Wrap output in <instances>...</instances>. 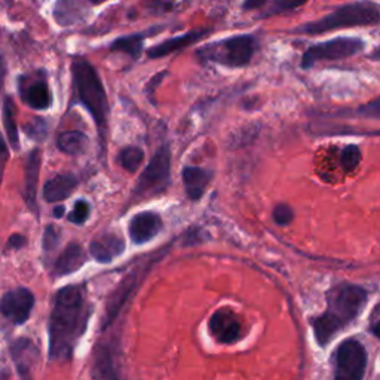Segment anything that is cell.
I'll list each match as a JSON object with an SVG mask.
<instances>
[{
  "label": "cell",
  "mask_w": 380,
  "mask_h": 380,
  "mask_svg": "<svg viewBox=\"0 0 380 380\" xmlns=\"http://www.w3.org/2000/svg\"><path fill=\"white\" fill-rule=\"evenodd\" d=\"M91 303L84 284H70L56 293L48 321V357L69 361L84 337L91 318Z\"/></svg>",
  "instance_id": "cell-1"
},
{
  "label": "cell",
  "mask_w": 380,
  "mask_h": 380,
  "mask_svg": "<svg viewBox=\"0 0 380 380\" xmlns=\"http://www.w3.org/2000/svg\"><path fill=\"white\" fill-rule=\"evenodd\" d=\"M369 293L360 285L338 284L327 291V309L324 314L312 318L310 325L315 341L321 348L354 322L367 303Z\"/></svg>",
  "instance_id": "cell-2"
},
{
  "label": "cell",
  "mask_w": 380,
  "mask_h": 380,
  "mask_svg": "<svg viewBox=\"0 0 380 380\" xmlns=\"http://www.w3.org/2000/svg\"><path fill=\"white\" fill-rule=\"evenodd\" d=\"M72 82L76 100L85 107L99 129L101 146H106L108 131V99L97 69L84 57L72 60Z\"/></svg>",
  "instance_id": "cell-3"
},
{
  "label": "cell",
  "mask_w": 380,
  "mask_h": 380,
  "mask_svg": "<svg viewBox=\"0 0 380 380\" xmlns=\"http://www.w3.org/2000/svg\"><path fill=\"white\" fill-rule=\"evenodd\" d=\"M379 23H380L379 6L373 2H369V0H361V2H352L338 6L331 13H329V15H325L317 21H310L298 25L291 30V33L317 36L337 29L374 25Z\"/></svg>",
  "instance_id": "cell-4"
},
{
  "label": "cell",
  "mask_w": 380,
  "mask_h": 380,
  "mask_svg": "<svg viewBox=\"0 0 380 380\" xmlns=\"http://www.w3.org/2000/svg\"><path fill=\"white\" fill-rule=\"evenodd\" d=\"M257 39L253 34H235L215 40L196 49V56L203 63H214L229 69H239L251 63L257 51Z\"/></svg>",
  "instance_id": "cell-5"
},
{
  "label": "cell",
  "mask_w": 380,
  "mask_h": 380,
  "mask_svg": "<svg viewBox=\"0 0 380 380\" xmlns=\"http://www.w3.org/2000/svg\"><path fill=\"white\" fill-rule=\"evenodd\" d=\"M171 182V151L168 144H162L153 153L140 179L134 187L131 201L139 202L146 198L165 192Z\"/></svg>",
  "instance_id": "cell-6"
},
{
  "label": "cell",
  "mask_w": 380,
  "mask_h": 380,
  "mask_svg": "<svg viewBox=\"0 0 380 380\" xmlns=\"http://www.w3.org/2000/svg\"><path fill=\"white\" fill-rule=\"evenodd\" d=\"M165 250L167 248L162 250L160 254H155L148 260H143V263H139L137 266H134L131 272H128L124 277V279H122L118 284V287L115 289V291L110 296H108V298H107L104 317L101 319V331H104L106 329L110 327V325L116 321V318L119 317L122 309L125 308L127 302L129 300V297L135 291H137L141 281L146 278V275L148 272H151V269L158 263V260L160 259V257L165 254Z\"/></svg>",
  "instance_id": "cell-7"
},
{
  "label": "cell",
  "mask_w": 380,
  "mask_h": 380,
  "mask_svg": "<svg viewBox=\"0 0 380 380\" xmlns=\"http://www.w3.org/2000/svg\"><path fill=\"white\" fill-rule=\"evenodd\" d=\"M365 42L360 37H334L309 46L302 56V67L310 69L319 61H336L354 57L364 51Z\"/></svg>",
  "instance_id": "cell-8"
},
{
  "label": "cell",
  "mask_w": 380,
  "mask_h": 380,
  "mask_svg": "<svg viewBox=\"0 0 380 380\" xmlns=\"http://www.w3.org/2000/svg\"><path fill=\"white\" fill-rule=\"evenodd\" d=\"M367 369V350L355 341L348 338L334 352V377L341 380H360Z\"/></svg>",
  "instance_id": "cell-9"
},
{
  "label": "cell",
  "mask_w": 380,
  "mask_h": 380,
  "mask_svg": "<svg viewBox=\"0 0 380 380\" xmlns=\"http://www.w3.org/2000/svg\"><path fill=\"white\" fill-rule=\"evenodd\" d=\"M18 91L21 100L34 110H48L52 106V92L44 70L20 76Z\"/></svg>",
  "instance_id": "cell-10"
},
{
  "label": "cell",
  "mask_w": 380,
  "mask_h": 380,
  "mask_svg": "<svg viewBox=\"0 0 380 380\" xmlns=\"http://www.w3.org/2000/svg\"><path fill=\"white\" fill-rule=\"evenodd\" d=\"M34 294L25 287L9 290L2 297V315L13 325H23L30 318L34 308Z\"/></svg>",
  "instance_id": "cell-11"
},
{
  "label": "cell",
  "mask_w": 380,
  "mask_h": 380,
  "mask_svg": "<svg viewBox=\"0 0 380 380\" xmlns=\"http://www.w3.org/2000/svg\"><path fill=\"white\" fill-rule=\"evenodd\" d=\"M208 331L215 342L222 345H234L241 338L242 324L234 310L220 308L211 315L208 321Z\"/></svg>",
  "instance_id": "cell-12"
},
{
  "label": "cell",
  "mask_w": 380,
  "mask_h": 380,
  "mask_svg": "<svg viewBox=\"0 0 380 380\" xmlns=\"http://www.w3.org/2000/svg\"><path fill=\"white\" fill-rule=\"evenodd\" d=\"M162 229H164V222L158 213L140 211L129 220L128 234L135 246H143L156 238Z\"/></svg>",
  "instance_id": "cell-13"
},
{
  "label": "cell",
  "mask_w": 380,
  "mask_h": 380,
  "mask_svg": "<svg viewBox=\"0 0 380 380\" xmlns=\"http://www.w3.org/2000/svg\"><path fill=\"white\" fill-rule=\"evenodd\" d=\"M40 167H42V152L40 148H33V151L27 155L24 162V202L29 210L39 217V207H37V184H39V175Z\"/></svg>",
  "instance_id": "cell-14"
},
{
  "label": "cell",
  "mask_w": 380,
  "mask_h": 380,
  "mask_svg": "<svg viewBox=\"0 0 380 380\" xmlns=\"http://www.w3.org/2000/svg\"><path fill=\"white\" fill-rule=\"evenodd\" d=\"M213 30L210 29V27H205V29H196V30H190L184 34H180V36H175V37H170L167 40H164V42H160L152 48L147 49V57L152 58V60H158V58H164L167 56H171V53L174 52H179V51H183L184 48H189L198 42H201V40L203 37H207Z\"/></svg>",
  "instance_id": "cell-15"
},
{
  "label": "cell",
  "mask_w": 380,
  "mask_h": 380,
  "mask_svg": "<svg viewBox=\"0 0 380 380\" xmlns=\"http://www.w3.org/2000/svg\"><path fill=\"white\" fill-rule=\"evenodd\" d=\"M125 251V239L118 234L106 232L94 238L89 243V253L99 263H112Z\"/></svg>",
  "instance_id": "cell-16"
},
{
  "label": "cell",
  "mask_w": 380,
  "mask_h": 380,
  "mask_svg": "<svg viewBox=\"0 0 380 380\" xmlns=\"http://www.w3.org/2000/svg\"><path fill=\"white\" fill-rule=\"evenodd\" d=\"M9 350L17 373L21 377H29L39 361V350L34 342L27 337H20L15 342L11 343Z\"/></svg>",
  "instance_id": "cell-17"
},
{
  "label": "cell",
  "mask_w": 380,
  "mask_h": 380,
  "mask_svg": "<svg viewBox=\"0 0 380 380\" xmlns=\"http://www.w3.org/2000/svg\"><path fill=\"white\" fill-rule=\"evenodd\" d=\"M85 263H87L85 250L80 247L77 242H72L61 251L57 262L53 263L52 274L56 278L67 277L77 272Z\"/></svg>",
  "instance_id": "cell-18"
},
{
  "label": "cell",
  "mask_w": 380,
  "mask_h": 380,
  "mask_svg": "<svg viewBox=\"0 0 380 380\" xmlns=\"http://www.w3.org/2000/svg\"><path fill=\"white\" fill-rule=\"evenodd\" d=\"M182 177L186 195L192 201H199L205 195L207 187L213 180V171L199 167H184Z\"/></svg>",
  "instance_id": "cell-19"
},
{
  "label": "cell",
  "mask_w": 380,
  "mask_h": 380,
  "mask_svg": "<svg viewBox=\"0 0 380 380\" xmlns=\"http://www.w3.org/2000/svg\"><path fill=\"white\" fill-rule=\"evenodd\" d=\"M160 29H162V25H156V27H152V29L140 32V33L120 36V37L113 40V42L110 44V46H108V51L127 53V56H129L131 58L139 60L140 56H141V52H143L144 40L148 36H153V34L159 33Z\"/></svg>",
  "instance_id": "cell-20"
},
{
  "label": "cell",
  "mask_w": 380,
  "mask_h": 380,
  "mask_svg": "<svg viewBox=\"0 0 380 380\" xmlns=\"http://www.w3.org/2000/svg\"><path fill=\"white\" fill-rule=\"evenodd\" d=\"M79 182L73 174H58L53 175L44 184V199L46 202H61L69 198Z\"/></svg>",
  "instance_id": "cell-21"
},
{
  "label": "cell",
  "mask_w": 380,
  "mask_h": 380,
  "mask_svg": "<svg viewBox=\"0 0 380 380\" xmlns=\"http://www.w3.org/2000/svg\"><path fill=\"white\" fill-rule=\"evenodd\" d=\"M116 354L112 349V345H100L95 349V357H94V370L92 376L94 377H118L116 373V365H115V357Z\"/></svg>",
  "instance_id": "cell-22"
},
{
  "label": "cell",
  "mask_w": 380,
  "mask_h": 380,
  "mask_svg": "<svg viewBox=\"0 0 380 380\" xmlns=\"http://www.w3.org/2000/svg\"><path fill=\"white\" fill-rule=\"evenodd\" d=\"M88 144L89 140L87 137V134L80 131H65L60 134V137L57 140L58 151L70 156L82 155L88 148Z\"/></svg>",
  "instance_id": "cell-23"
},
{
  "label": "cell",
  "mask_w": 380,
  "mask_h": 380,
  "mask_svg": "<svg viewBox=\"0 0 380 380\" xmlns=\"http://www.w3.org/2000/svg\"><path fill=\"white\" fill-rule=\"evenodd\" d=\"M2 118H4V128H5V134L9 141V146L17 151V148L20 147V135H18V127H17V108H15V104H13L11 95H5L4 97Z\"/></svg>",
  "instance_id": "cell-24"
},
{
  "label": "cell",
  "mask_w": 380,
  "mask_h": 380,
  "mask_svg": "<svg viewBox=\"0 0 380 380\" xmlns=\"http://www.w3.org/2000/svg\"><path fill=\"white\" fill-rule=\"evenodd\" d=\"M143 160H144V152H143V148L137 146L124 147L119 152V164L128 172L139 171V168L143 164Z\"/></svg>",
  "instance_id": "cell-25"
},
{
  "label": "cell",
  "mask_w": 380,
  "mask_h": 380,
  "mask_svg": "<svg viewBox=\"0 0 380 380\" xmlns=\"http://www.w3.org/2000/svg\"><path fill=\"white\" fill-rule=\"evenodd\" d=\"M309 0H272L270 6L260 13V18H269L275 15H282V13L293 12L298 8H302Z\"/></svg>",
  "instance_id": "cell-26"
},
{
  "label": "cell",
  "mask_w": 380,
  "mask_h": 380,
  "mask_svg": "<svg viewBox=\"0 0 380 380\" xmlns=\"http://www.w3.org/2000/svg\"><path fill=\"white\" fill-rule=\"evenodd\" d=\"M361 162V151L355 144L346 146L341 155V165L345 171H354Z\"/></svg>",
  "instance_id": "cell-27"
},
{
  "label": "cell",
  "mask_w": 380,
  "mask_h": 380,
  "mask_svg": "<svg viewBox=\"0 0 380 380\" xmlns=\"http://www.w3.org/2000/svg\"><path fill=\"white\" fill-rule=\"evenodd\" d=\"M89 215H91L89 202L85 199H77L67 219H69V222L73 224H84L89 219Z\"/></svg>",
  "instance_id": "cell-28"
},
{
  "label": "cell",
  "mask_w": 380,
  "mask_h": 380,
  "mask_svg": "<svg viewBox=\"0 0 380 380\" xmlns=\"http://www.w3.org/2000/svg\"><path fill=\"white\" fill-rule=\"evenodd\" d=\"M272 219H274V222H275L278 226L285 227V226H289V224L294 220V211H293V208L289 205V203L279 202V203H277V205L274 207Z\"/></svg>",
  "instance_id": "cell-29"
},
{
  "label": "cell",
  "mask_w": 380,
  "mask_h": 380,
  "mask_svg": "<svg viewBox=\"0 0 380 380\" xmlns=\"http://www.w3.org/2000/svg\"><path fill=\"white\" fill-rule=\"evenodd\" d=\"M60 243V232L58 229L53 226V224H49L45 232H44V239H42V247H44V251L45 253H52L56 251L57 247Z\"/></svg>",
  "instance_id": "cell-30"
},
{
  "label": "cell",
  "mask_w": 380,
  "mask_h": 380,
  "mask_svg": "<svg viewBox=\"0 0 380 380\" xmlns=\"http://www.w3.org/2000/svg\"><path fill=\"white\" fill-rule=\"evenodd\" d=\"M25 132L29 135L30 139L33 140H40L46 132V124L45 120H42L40 118H36L34 120H32L30 124L25 125Z\"/></svg>",
  "instance_id": "cell-31"
},
{
  "label": "cell",
  "mask_w": 380,
  "mask_h": 380,
  "mask_svg": "<svg viewBox=\"0 0 380 380\" xmlns=\"http://www.w3.org/2000/svg\"><path fill=\"white\" fill-rule=\"evenodd\" d=\"M358 113L365 116V118H373V119H380V97L364 104L358 108Z\"/></svg>",
  "instance_id": "cell-32"
},
{
  "label": "cell",
  "mask_w": 380,
  "mask_h": 380,
  "mask_svg": "<svg viewBox=\"0 0 380 380\" xmlns=\"http://www.w3.org/2000/svg\"><path fill=\"white\" fill-rule=\"evenodd\" d=\"M167 70H164V72H160V73H158V75H155L151 80H148V84L146 85V94H147V99L148 100H151V103L152 104H156V100H153V95H155V92H156V89H158V87H159V84L162 82V79H164L165 76H167Z\"/></svg>",
  "instance_id": "cell-33"
},
{
  "label": "cell",
  "mask_w": 380,
  "mask_h": 380,
  "mask_svg": "<svg viewBox=\"0 0 380 380\" xmlns=\"http://www.w3.org/2000/svg\"><path fill=\"white\" fill-rule=\"evenodd\" d=\"M144 5L152 12H167L172 8V0H143Z\"/></svg>",
  "instance_id": "cell-34"
},
{
  "label": "cell",
  "mask_w": 380,
  "mask_h": 380,
  "mask_svg": "<svg viewBox=\"0 0 380 380\" xmlns=\"http://www.w3.org/2000/svg\"><path fill=\"white\" fill-rule=\"evenodd\" d=\"M27 246V238L25 236H23V235H20V234H13V235H11L9 238H8V242H6V246H5V248L6 250H21V248H24Z\"/></svg>",
  "instance_id": "cell-35"
},
{
  "label": "cell",
  "mask_w": 380,
  "mask_h": 380,
  "mask_svg": "<svg viewBox=\"0 0 380 380\" xmlns=\"http://www.w3.org/2000/svg\"><path fill=\"white\" fill-rule=\"evenodd\" d=\"M267 0H243L242 2V9L243 11H255L260 9L266 5Z\"/></svg>",
  "instance_id": "cell-36"
},
{
  "label": "cell",
  "mask_w": 380,
  "mask_h": 380,
  "mask_svg": "<svg viewBox=\"0 0 380 380\" xmlns=\"http://www.w3.org/2000/svg\"><path fill=\"white\" fill-rule=\"evenodd\" d=\"M52 213H53V217H56V219H61V217H64L65 208H64V205H58V207L53 208Z\"/></svg>",
  "instance_id": "cell-37"
},
{
  "label": "cell",
  "mask_w": 380,
  "mask_h": 380,
  "mask_svg": "<svg viewBox=\"0 0 380 380\" xmlns=\"http://www.w3.org/2000/svg\"><path fill=\"white\" fill-rule=\"evenodd\" d=\"M372 333H373L377 338H380V321H377L376 324L372 325Z\"/></svg>",
  "instance_id": "cell-38"
},
{
  "label": "cell",
  "mask_w": 380,
  "mask_h": 380,
  "mask_svg": "<svg viewBox=\"0 0 380 380\" xmlns=\"http://www.w3.org/2000/svg\"><path fill=\"white\" fill-rule=\"evenodd\" d=\"M370 60H373V61H380V46L376 48V49L372 52Z\"/></svg>",
  "instance_id": "cell-39"
},
{
  "label": "cell",
  "mask_w": 380,
  "mask_h": 380,
  "mask_svg": "<svg viewBox=\"0 0 380 380\" xmlns=\"http://www.w3.org/2000/svg\"><path fill=\"white\" fill-rule=\"evenodd\" d=\"M377 315H380V303L374 308V312H373V317H377Z\"/></svg>",
  "instance_id": "cell-40"
},
{
  "label": "cell",
  "mask_w": 380,
  "mask_h": 380,
  "mask_svg": "<svg viewBox=\"0 0 380 380\" xmlns=\"http://www.w3.org/2000/svg\"><path fill=\"white\" fill-rule=\"evenodd\" d=\"M99 2H100V4H101V2H104V0H99Z\"/></svg>",
  "instance_id": "cell-41"
}]
</instances>
